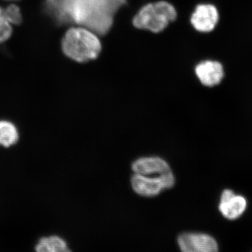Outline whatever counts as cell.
Masks as SVG:
<instances>
[{"label":"cell","mask_w":252,"mask_h":252,"mask_svg":"<svg viewBox=\"0 0 252 252\" xmlns=\"http://www.w3.org/2000/svg\"><path fill=\"white\" fill-rule=\"evenodd\" d=\"M177 17L175 6L162 0L144 5L132 18V22L137 29L159 33L163 31L169 23L175 21Z\"/></svg>","instance_id":"obj_2"},{"label":"cell","mask_w":252,"mask_h":252,"mask_svg":"<svg viewBox=\"0 0 252 252\" xmlns=\"http://www.w3.org/2000/svg\"><path fill=\"white\" fill-rule=\"evenodd\" d=\"M247 208L246 199L237 195L232 190H225L220 197V210L223 216L228 220H236Z\"/></svg>","instance_id":"obj_8"},{"label":"cell","mask_w":252,"mask_h":252,"mask_svg":"<svg viewBox=\"0 0 252 252\" xmlns=\"http://www.w3.org/2000/svg\"><path fill=\"white\" fill-rule=\"evenodd\" d=\"M12 34V28L4 17V9L0 7V43L9 39Z\"/></svg>","instance_id":"obj_12"},{"label":"cell","mask_w":252,"mask_h":252,"mask_svg":"<svg viewBox=\"0 0 252 252\" xmlns=\"http://www.w3.org/2000/svg\"><path fill=\"white\" fill-rule=\"evenodd\" d=\"M17 127L7 121H0V146L9 147L18 140Z\"/></svg>","instance_id":"obj_10"},{"label":"cell","mask_w":252,"mask_h":252,"mask_svg":"<svg viewBox=\"0 0 252 252\" xmlns=\"http://www.w3.org/2000/svg\"><path fill=\"white\" fill-rule=\"evenodd\" d=\"M178 243L182 252H218L216 240L203 233H184Z\"/></svg>","instance_id":"obj_5"},{"label":"cell","mask_w":252,"mask_h":252,"mask_svg":"<svg viewBox=\"0 0 252 252\" xmlns=\"http://www.w3.org/2000/svg\"><path fill=\"white\" fill-rule=\"evenodd\" d=\"M4 15L6 21L11 25L17 26L22 22L23 18L21 10L16 5L11 4L7 6L6 9H4Z\"/></svg>","instance_id":"obj_11"},{"label":"cell","mask_w":252,"mask_h":252,"mask_svg":"<svg viewBox=\"0 0 252 252\" xmlns=\"http://www.w3.org/2000/svg\"><path fill=\"white\" fill-rule=\"evenodd\" d=\"M132 189L142 196L152 197L158 195L163 189H170L167 182L160 177H149L135 174L131 179Z\"/></svg>","instance_id":"obj_7"},{"label":"cell","mask_w":252,"mask_h":252,"mask_svg":"<svg viewBox=\"0 0 252 252\" xmlns=\"http://www.w3.org/2000/svg\"><path fill=\"white\" fill-rule=\"evenodd\" d=\"M35 250L36 252H72L64 240L55 235L41 238Z\"/></svg>","instance_id":"obj_9"},{"label":"cell","mask_w":252,"mask_h":252,"mask_svg":"<svg viewBox=\"0 0 252 252\" xmlns=\"http://www.w3.org/2000/svg\"><path fill=\"white\" fill-rule=\"evenodd\" d=\"M9 1H11V0H9Z\"/></svg>","instance_id":"obj_13"},{"label":"cell","mask_w":252,"mask_h":252,"mask_svg":"<svg viewBox=\"0 0 252 252\" xmlns=\"http://www.w3.org/2000/svg\"><path fill=\"white\" fill-rule=\"evenodd\" d=\"M194 71L199 82L207 87L218 85L224 77L222 64L212 60L200 61L195 65Z\"/></svg>","instance_id":"obj_6"},{"label":"cell","mask_w":252,"mask_h":252,"mask_svg":"<svg viewBox=\"0 0 252 252\" xmlns=\"http://www.w3.org/2000/svg\"><path fill=\"white\" fill-rule=\"evenodd\" d=\"M132 169L135 174L163 179L169 188L175 185V177L170 166L160 158H141L132 163Z\"/></svg>","instance_id":"obj_3"},{"label":"cell","mask_w":252,"mask_h":252,"mask_svg":"<svg viewBox=\"0 0 252 252\" xmlns=\"http://www.w3.org/2000/svg\"><path fill=\"white\" fill-rule=\"evenodd\" d=\"M220 14L216 6L212 4H199L190 16V23L195 31L210 33L216 28Z\"/></svg>","instance_id":"obj_4"},{"label":"cell","mask_w":252,"mask_h":252,"mask_svg":"<svg viewBox=\"0 0 252 252\" xmlns=\"http://www.w3.org/2000/svg\"><path fill=\"white\" fill-rule=\"evenodd\" d=\"M61 46L66 57L79 63L97 59L102 51L99 36L83 26L68 28L61 39Z\"/></svg>","instance_id":"obj_1"}]
</instances>
